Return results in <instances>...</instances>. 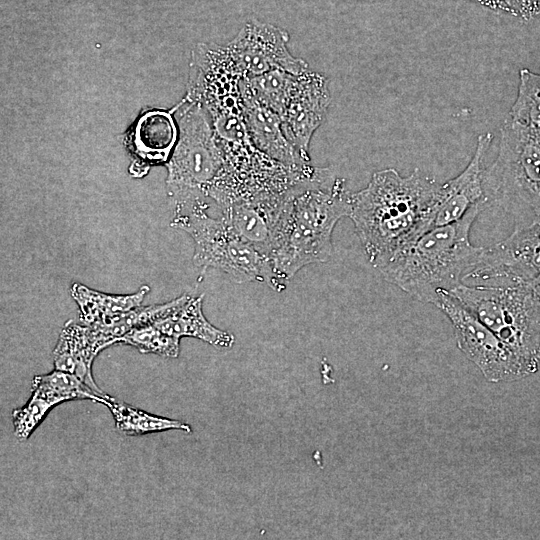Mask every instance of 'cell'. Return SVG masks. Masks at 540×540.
<instances>
[{"mask_svg":"<svg viewBox=\"0 0 540 540\" xmlns=\"http://www.w3.org/2000/svg\"><path fill=\"white\" fill-rule=\"evenodd\" d=\"M330 102L327 77L309 69L300 74L298 84L280 116L287 139L307 160H311V138L326 117Z\"/></svg>","mask_w":540,"mask_h":540,"instance_id":"7c38bea8","label":"cell"},{"mask_svg":"<svg viewBox=\"0 0 540 540\" xmlns=\"http://www.w3.org/2000/svg\"><path fill=\"white\" fill-rule=\"evenodd\" d=\"M483 186L487 203L509 214L515 228L540 220V129L506 117Z\"/></svg>","mask_w":540,"mask_h":540,"instance_id":"5b68a950","label":"cell"},{"mask_svg":"<svg viewBox=\"0 0 540 540\" xmlns=\"http://www.w3.org/2000/svg\"><path fill=\"white\" fill-rule=\"evenodd\" d=\"M299 76L284 70H273L245 79L257 100L280 117L298 84Z\"/></svg>","mask_w":540,"mask_h":540,"instance_id":"ffe728a7","label":"cell"},{"mask_svg":"<svg viewBox=\"0 0 540 540\" xmlns=\"http://www.w3.org/2000/svg\"><path fill=\"white\" fill-rule=\"evenodd\" d=\"M530 284L540 299V273L530 281Z\"/></svg>","mask_w":540,"mask_h":540,"instance_id":"484cf974","label":"cell"},{"mask_svg":"<svg viewBox=\"0 0 540 540\" xmlns=\"http://www.w3.org/2000/svg\"><path fill=\"white\" fill-rule=\"evenodd\" d=\"M450 293L508 347L527 376L540 370V299L530 282L460 284Z\"/></svg>","mask_w":540,"mask_h":540,"instance_id":"277c9868","label":"cell"},{"mask_svg":"<svg viewBox=\"0 0 540 540\" xmlns=\"http://www.w3.org/2000/svg\"><path fill=\"white\" fill-rule=\"evenodd\" d=\"M503 11L530 20L540 14V0H505Z\"/></svg>","mask_w":540,"mask_h":540,"instance_id":"cb8c5ba5","label":"cell"},{"mask_svg":"<svg viewBox=\"0 0 540 540\" xmlns=\"http://www.w3.org/2000/svg\"><path fill=\"white\" fill-rule=\"evenodd\" d=\"M492 140L490 132L479 135L473 156L465 169L439 185L425 219L424 232L454 223L474 207L487 205L483 186L484 158Z\"/></svg>","mask_w":540,"mask_h":540,"instance_id":"8fae6325","label":"cell"},{"mask_svg":"<svg viewBox=\"0 0 540 540\" xmlns=\"http://www.w3.org/2000/svg\"><path fill=\"white\" fill-rule=\"evenodd\" d=\"M483 208L474 207L454 223L427 230L377 270L387 282L433 305L441 292L462 284L476 265L483 247L471 243L470 231Z\"/></svg>","mask_w":540,"mask_h":540,"instance_id":"3957f363","label":"cell"},{"mask_svg":"<svg viewBox=\"0 0 540 540\" xmlns=\"http://www.w3.org/2000/svg\"><path fill=\"white\" fill-rule=\"evenodd\" d=\"M452 324L456 343L489 382L528 377L508 347L450 292H441L433 304Z\"/></svg>","mask_w":540,"mask_h":540,"instance_id":"ba28073f","label":"cell"},{"mask_svg":"<svg viewBox=\"0 0 540 540\" xmlns=\"http://www.w3.org/2000/svg\"><path fill=\"white\" fill-rule=\"evenodd\" d=\"M222 167L223 157L212 125L204 110L190 102L168 163L167 190L175 211L207 203Z\"/></svg>","mask_w":540,"mask_h":540,"instance_id":"52a82bcc","label":"cell"},{"mask_svg":"<svg viewBox=\"0 0 540 540\" xmlns=\"http://www.w3.org/2000/svg\"><path fill=\"white\" fill-rule=\"evenodd\" d=\"M111 346L95 328L84 323L67 321L53 350L54 369L71 373L91 388L102 391L94 381L92 364L95 357Z\"/></svg>","mask_w":540,"mask_h":540,"instance_id":"5bb4252c","label":"cell"},{"mask_svg":"<svg viewBox=\"0 0 540 540\" xmlns=\"http://www.w3.org/2000/svg\"><path fill=\"white\" fill-rule=\"evenodd\" d=\"M208 204L174 212L171 226L188 233L194 242L197 267L220 270L236 283L266 282L274 291L286 288L275 276L271 261L242 238L220 215L211 217Z\"/></svg>","mask_w":540,"mask_h":540,"instance_id":"8992f818","label":"cell"},{"mask_svg":"<svg viewBox=\"0 0 540 540\" xmlns=\"http://www.w3.org/2000/svg\"><path fill=\"white\" fill-rule=\"evenodd\" d=\"M149 291L148 285L127 295L104 293L78 282L70 287V294L80 310V321L91 327H98L116 315L141 306Z\"/></svg>","mask_w":540,"mask_h":540,"instance_id":"2e32d148","label":"cell"},{"mask_svg":"<svg viewBox=\"0 0 540 540\" xmlns=\"http://www.w3.org/2000/svg\"><path fill=\"white\" fill-rule=\"evenodd\" d=\"M507 118L540 129V74L527 68L519 71L517 96Z\"/></svg>","mask_w":540,"mask_h":540,"instance_id":"44dd1931","label":"cell"},{"mask_svg":"<svg viewBox=\"0 0 540 540\" xmlns=\"http://www.w3.org/2000/svg\"><path fill=\"white\" fill-rule=\"evenodd\" d=\"M439 185L417 169L402 176L387 168L373 173L365 188L351 193L348 217L374 268L424 233Z\"/></svg>","mask_w":540,"mask_h":540,"instance_id":"6da1fadb","label":"cell"},{"mask_svg":"<svg viewBox=\"0 0 540 540\" xmlns=\"http://www.w3.org/2000/svg\"><path fill=\"white\" fill-rule=\"evenodd\" d=\"M540 273V220L516 227L513 233L484 248L462 284L496 286L530 282Z\"/></svg>","mask_w":540,"mask_h":540,"instance_id":"9c48e42d","label":"cell"},{"mask_svg":"<svg viewBox=\"0 0 540 540\" xmlns=\"http://www.w3.org/2000/svg\"><path fill=\"white\" fill-rule=\"evenodd\" d=\"M204 295L184 294L182 301L153 324L161 331L177 338L193 337L214 347L227 349L235 342L232 333L212 325L203 314Z\"/></svg>","mask_w":540,"mask_h":540,"instance_id":"9a60e30c","label":"cell"},{"mask_svg":"<svg viewBox=\"0 0 540 540\" xmlns=\"http://www.w3.org/2000/svg\"><path fill=\"white\" fill-rule=\"evenodd\" d=\"M32 392L50 400L55 406L66 401L84 399L105 405L111 397L105 392L94 390L77 376L57 369L35 376Z\"/></svg>","mask_w":540,"mask_h":540,"instance_id":"ac0fdd59","label":"cell"},{"mask_svg":"<svg viewBox=\"0 0 540 540\" xmlns=\"http://www.w3.org/2000/svg\"><path fill=\"white\" fill-rule=\"evenodd\" d=\"M244 121L257 149L286 167L308 173L316 167L287 139L280 117L253 95L247 80L239 83Z\"/></svg>","mask_w":540,"mask_h":540,"instance_id":"4fadbf2b","label":"cell"},{"mask_svg":"<svg viewBox=\"0 0 540 540\" xmlns=\"http://www.w3.org/2000/svg\"><path fill=\"white\" fill-rule=\"evenodd\" d=\"M55 405L43 396L32 392L30 399L22 407L12 412L15 436L27 439Z\"/></svg>","mask_w":540,"mask_h":540,"instance_id":"603a6c76","label":"cell"},{"mask_svg":"<svg viewBox=\"0 0 540 540\" xmlns=\"http://www.w3.org/2000/svg\"><path fill=\"white\" fill-rule=\"evenodd\" d=\"M177 142V130L170 114L149 112L141 117L133 135L134 153L144 162H165Z\"/></svg>","mask_w":540,"mask_h":540,"instance_id":"e0dca14e","label":"cell"},{"mask_svg":"<svg viewBox=\"0 0 540 540\" xmlns=\"http://www.w3.org/2000/svg\"><path fill=\"white\" fill-rule=\"evenodd\" d=\"M479 2L480 4L489 7L494 10H502L504 8V1L505 0H472Z\"/></svg>","mask_w":540,"mask_h":540,"instance_id":"d4e9b609","label":"cell"},{"mask_svg":"<svg viewBox=\"0 0 540 540\" xmlns=\"http://www.w3.org/2000/svg\"><path fill=\"white\" fill-rule=\"evenodd\" d=\"M118 344L167 358H177L180 353V338L161 331L153 323L131 329L118 340Z\"/></svg>","mask_w":540,"mask_h":540,"instance_id":"7402d4cb","label":"cell"},{"mask_svg":"<svg viewBox=\"0 0 540 540\" xmlns=\"http://www.w3.org/2000/svg\"><path fill=\"white\" fill-rule=\"evenodd\" d=\"M289 33L270 23L251 19L226 46L242 78H252L273 70L302 74L308 63L293 56L288 48Z\"/></svg>","mask_w":540,"mask_h":540,"instance_id":"30bf717a","label":"cell"},{"mask_svg":"<svg viewBox=\"0 0 540 540\" xmlns=\"http://www.w3.org/2000/svg\"><path fill=\"white\" fill-rule=\"evenodd\" d=\"M351 193L344 179L327 168L296 184L279 217L270 261L276 278L286 286L303 267L327 262L333 230L350 213Z\"/></svg>","mask_w":540,"mask_h":540,"instance_id":"7a4b0ae2","label":"cell"},{"mask_svg":"<svg viewBox=\"0 0 540 540\" xmlns=\"http://www.w3.org/2000/svg\"><path fill=\"white\" fill-rule=\"evenodd\" d=\"M105 406L113 415L115 427L124 435L138 436L168 430H181L185 433L192 431L190 425L185 422L147 413L112 397Z\"/></svg>","mask_w":540,"mask_h":540,"instance_id":"d6986e66","label":"cell"}]
</instances>
